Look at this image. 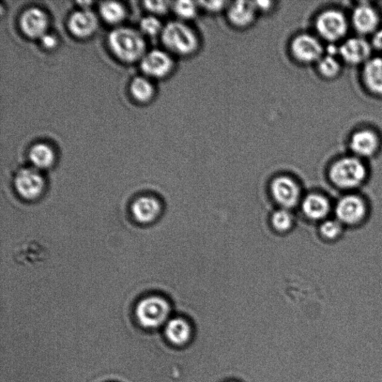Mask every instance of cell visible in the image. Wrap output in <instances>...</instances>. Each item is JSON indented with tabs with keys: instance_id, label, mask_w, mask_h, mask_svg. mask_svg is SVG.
I'll list each match as a JSON object with an SVG mask.
<instances>
[{
	"instance_id": "cell-22",
	"label": "cell",
	"mask_w": 382,
	"mask_h": 382,
	"mask_svg": "<svg viewBox=\"0 0 382 382\" xmlns=\"http://www.w3.org/2000/svg\"><path fill=\"white\" fill-rule=\"evenodd\" d=\"M166 339L176 345L186 343L190 339L191 329L186 321L175 318L167 323L165 329Z\"/></svg>"
},
{
	"instance_id": "cell-16",
	"label": "cell",
	"mask_w": 382,
	"mask_h": 382,
	"mask_svg": "<svg viewBox=\"0 0 382 382\" xmlns=\"http://www.w3.org/2000/svg\"><path fill=\"white\" fill-rule=\"evenodd\" d=\"M20 27L28 38H41L47 31L48 18L47 14L39 8L31 7L26 9L21 15Z\"/></svg>"
},
{
	"instance_id": "cell-29",
	"label": "cell",
	"mask_w": 382,
	"mask_h": 382,
	"mask_svg": "<svg viewBox=\"0 0 382 382\" xmlns=\"http://www.w3.org/2000/svg\"><path fill=\"white\" fill-rule=\"evenodd\" d=\"M198 4L201 11L211 14H217L226 11L229 2L217 0V1H198Z\"/></svg>"
},
{
	"instance_id": "cell-3",
	"label": "cell",
	"mask_w": 382,
	"mask_h": 382,
	"mask_svg": "<svg viewBox=\"0 0 382 382\" xmlns=\"http://www.w3.org/2000/svg\"><path fill=\"white\" fill-rule=\"evenodd\" d=\"M161 39L165 50L174 57L191 58L202 47V40L196 30L191 23L179 20L164 26Z\"/></svg>"
},
{
	"instance_id": "cell-9",
	"label": "cell",
	"mask_w": 382,
	"mask_h": 382,
	"mask_svg": "<svg viewBox=\"0 0 382 382\" xmlns=\"http://www.w3.org/2000/svg\"><path fill=\"white\" fill-rule=\"evenodd\" d=\"M371 43L364 37L347 38L339 46V57L349 66H363L372 58Z\"/></svg>"
},
{
	"instance_id": "cell-31",
	"label": "cell",
	"mask_w": 382,
	"mask_h": 382,
	"mask_svg": "<svg viewBox=\"0 0 382 382\" xmlns=\"http://www.w3.org/2000/svg\"><path fill=\"white\" fill-rule=\"evenodd\" d=\"M258 14H270L276 8V2L272 1H254Z\"/></svg>"
},
{
	"instance_id": "cell-24",
	"label": "cell",
	"mask_w": 382,
	"mask_h": 382,
	"mask_svg": "<svg viewBox=\"0 0 382 382\" xmlns=\"http://www.w3.org/2000/svg\"><path fill=\"white\" fill-rule=\"evenodd\" d=\"M132 97L140 102H149L155 95L154 85L147 78L137 76L132 80L130 85Z\"/></svg>"
},
{
	"instance_id": "cell-23",
	"label": "cell",
	"mask_w": 382,
	"mask_h": 382,
	"mask_svg": "<svg viewBox=\"0 0 382 382\" xmlns=\"http://www.w3.org/2000/svg\"><path fill=\"white\" fill-rule=\"evenodd\" d=\"M29 159L39 169H47L51 167L55 160L53 149L47 144L38 143L29 150Z\"/></svg>"
},
{
	"instance_id": "cell-2",
	"label": "cell",
	"mask_w": 382,
	"mask_h": 382,
	"mask_svg": "<svg viewBox=\"0 0 382 382\" xmlns=\"http://www.w3.org/2000/svg\"><path fill=\"white\" fill-rule=\"evenodd\" d=\"M373 215L371 198L363 191L338 194L334 198L333 217L347 231L357 230L369 223Z\"/></svg>"
},
{
	"instance_id": "cell-4",
	"label": "cell",
	"mask_w": 382,
	"mask_h": 382,
	"mask_svg": "<svg viewBox=\"0 0 382 382\" xmlns=\"http://www.w3.org/2000/svg\"><path fill=\"white\" fill-rule=\"evenodd\" d=\"M111 51L120 60L133 63L144 55L146 43L139 33L129 27H119L109 36Z\"/></svg>"
},
{
	"instance_id": "cell-32",
	"label": "cell",
	"mask_w": 382,
	"mask_h": 382,
	"mask_svg": "<svg viewBox=\"0 0 382 382\" xmlns=\"http://www.w3.org/2000/svg\"><path fill=\"white\" fill-rule=\"evenodd\" d=\"M41 44L43 48L47 49H53L55 48L58 43L56 37L53 34L45 33L41 38Z\"/></svg>"
},
{
	"instance_id": "cell-12",
	"label": "cell",
	"mask_w": 382,
	"mask_h": 382,
	"mask_svg": "<svg viewBox=\"0 0 382 382\" xmlns=\"http://www.w3.org/2000/svg\"><path fill=\"white\" fill-rule=\"evenodd\" d=\"M349 21L359 36H371L380 28L381 18L373 6L361 3L354 9Z\"/></svg>"
},
{
	"instance_id": "cell-6",
	"label": "cell",
	"mask_w": 382,
	"mask_h": 382,
	"mask_svg": "<svg viewBox=\"0 0 382 382\" xmlns=\"http://www.w3.org/2000/svg\"><path fill=\"white\" fill-rule=\"evenodd\" d=\"M290 55L296 63L302 65H315L326 53L323 41L316 35L300 33L289 44Z\"/></svg>"
},
{
	"instance_id": "cell-25",
	"label": "cell",
	"mask_w": 382,
	"mask_h": 382,
	"mask_svg": "<svg viewBox=\"0 0 382 382\" xmlns=\"http://www.w3.org/2000/svg\"><path fill=\"white\" fill-rule=\"evenodd\" d=\"M176 15V20L190 23L195 20L201 11L198 2L189 0H181L172 3V9Z\"/></svg>"
},
{
	"instance_id": "cell-8",
	"label": "cell",
	"mask_w": 382,
	"mask_h": 382,
	"mask_svg": "<svg viewBox=\"0 0 382 382\" xmlns=\"http://www.w3.org/2000/svg\"><path fill=\"white\" fill-rule=\"evenodd\" d=\"M348 147L349 154L368 161L379 154L381 148V137L375 130L360 129L351 134Z\"/></svg>"
},
{
	"instance_id": "cell-28",
	"label": "cell",
	"mask_w": 382,
	"mask_h": 382,
	"mask_svg": "<svg viewBox=\"0 0 382 382\" xmlns=\"http://www.w3.org/2000/svg\"><path fill=\"white\" fill-rule=\"evenodd\" d=\"M142 31L149 36H156L161 34L164 26L154 15H148L142 18L141 23Z\"/></svg>"
},
{
	"instance_id": "cell-7",
	"label": "cell",
	"mask_w": 382,
	"mask_h": 382,
	"mask_svg": "<svg viewBox=\"0 0 382 382\" xmlns=\"http://www.w3.org/2000/svg\"><path fill=\"white\" fill-rule=\"evenodd\" d=\"M170 312V305L164 299L154 296L141 300L137 305L135 314L143 327L154 329L165 322Z\"/></svg>"
},
{
	"instance_id": "cell-15",
	"label": "cell",
	"mask_w": 382,
	"mask_h": 382,
	"mask_svg": "<svg viewBox=\"0 0 382 382\" xmlns=\"http://www.w3.org/2000/svg\"><path fill=\"white\" fill-rule=\"evenodd\" d=\"M271 191L275 200L285 209L295 207L299 203L301 191L292 179L287 176L275 179Z\"/></svg>"
},
{
	"instance_id": "cell-13",
	"label": "cell",
	"mask_w": 382,
	"mask_h": 382,
	"mask_svg": "<svg viewBox=\"0 0 382 382\" xmlns=\"http://www.w3.org/2000/svg\"><path fill=\"white\" fill-rule=\"evenodd\" d=\"M15 189L26 201L36 200L45 189V181L40 173L34 168L21 170L15 178Z\"/></svg>"
},
{
	"instance_id": "cell-30",
	"label": "cell",
	"mask_w": 382,
	"mask_h": 382,
	"mask_svg": "<svg viewBox=\"0 0 382 382\" xmlns=\"http://www.w3.org/2000/svg\"><path fill=\"white\" fill-rule=\"evenodd\" d=\"M144 4L148 11L158 15L165 14L172 9L171 2L152 1V0H148V1H145Z\"/></svg>"
},
{
	"instance_id": "cell-14",
	"label": "cell",
	"mask_w": 382,
	"mask_h": 382,
	"mask_svg": "<svg viewBox=\"0 0 382 382\" xmlns=\"http://www.w3.org/2000/svg\"><path fill=\"white\" fill-rule=\"evenodd\" d=\"M226 14L229 24L239 30L250 28L259 15L254 2L251 1L229 2Z\"/></svg>"
},
{
	"instance_id": "cell-21",
	"label": "cell",
	"mask_w": 382,
	"mask_h": 382,
	"mask_svg": "<svg viewBox=\"0 0 382 382\" xmlns=\"http://www.w3.org/2000/svg\"><path fill=\"white\" fill-rule=\"evenodd\" d=\"M316 68L321 78L331 81L339 78L341 75L343 63L339 56L325 53L316 64Z\"/></svg>"
},
{
	"instance_id": "cell-33",
	"label": "cell",
	"mask_w": 382,
	"mask_h": 382,
	"mask_svg": "<svg viewBox=\"0 0 382 382\" xmlns=\"http://www.w3.org/2000/svg\"><path fill=\"white\" fill-rule=\"evenodd\" d=\"M371 37V43L373 50L382 51V28H379Z\"/></svg>"
},
{
	"instance_id": "cell-11",
	"label": "cell",
	"mask_w": 382,
	"mask_h": 382,
	"mask_svg": "<svg viewBox=\"0 0 382 382\" xmlns=\"http://www.w3.org/2000/svg\"><path fill=\"white\" fill-rule=\"evenodd\" d=\"M141 68L150 78L163 79L170 75L176 68L174 56L166 50H152L142 57Z\"/></svg>"
},
{
	"instance_id": "cell-5",
	"label": "cell",
	"mask_w": 382,
	"mask_h": 382,
	"mask_svg": "<svg viewBox=\"0 0 382 382\" xmlns=\"http://www.w3.org/2000/svg\"><path fill=\"white\" fill-rule=\"evenodd\" d=\"M350 21L339 9H328L317 15L314 21L316 36L321 40L335 44L344 41L348 34Z\"/></svg>"
},
{
	"instance_id": "cell-17",
	"label": "cell",
	"mask_w": 382,
	"mask_h": 382,
	"mask_svg": "<svg viewBox=\"0 0 382 382\" xmlns=\"http://www.w3.org/2000/svg\"><path fill=\"white\" fill-rule=\"evenodd\" d=\"M97 25L98 21L95 13L86 9L73 12L68 22L70 33L80 38L92 35Z\"/></svg>"
},
{
	"instance_id": "cell-10",
	"label": "cell",
	"mask_w": 382,
	"mask_h": 382,
	"mask_svg": "<svg viewBox=\"0 0 382 382\" xmlns=\"http://www.w3.org/2000/svg\"><path fill=\"white\" fill-rule=\"evenodd\" d=\"M334 202L327 193L312 192L304 197L302 209L305 217L319 224L333 216Z\"/></svg>"
},
{
	"instance_id": "cell-27",
	"label": "cell",
	"mask_w": 382,
	"mask_h": 382,
	"mask_svg": "<svg viewBox=\"0 0 382 382\" xmlns=\"http://www.w3.org/2000/svg\"><path fill=\"white\" fill-rule=\"evenodd\" d=\"M272 223L280 232H286L293 224V217L287 209H281L273 213Z\"/></svg>"
},
{
	"instance_id": "cell-1",
	"label": "cell",
	"mask_w": 382,
	"mask_h": 382,
	"mask_svg": "<svg viewBox=\"0 0 382 382\" xmlns=\"http://www.w3.org/2000/svg\"><path fill=\"white\" fill-rule=\"evenodd\" d=\"M371 178L368 161L351 154L334 159L327 170L329 184L339 194L363 191Z\"/></svg>"
},
{
	"instance_id": "cell-26",
	"label": "cell",
	"mask_w": 382,
	"mask_h": 382,
	"mask_svg": "<svg viewBox=\"0 0 382 382\" xmlns=\"http://www.w3.org/2000/svg\"><path fill=\"white\" fill-rule=\"evenodd\" d=\"M100 12L103 20L109 23L117 24L126 16L123 5L115 1H105L100 4Z\"/></svg>"
},
{
	"instance_id": "cell-19",
	"label": "cell",
	"mask_w": 382,
	"mask_h": 382,
	"mask_svg": "<svg viewBox=\"0 0 382 382\" xmlns=\"http://www.w3.org/2000/svg\"><path fill=\"white\" fill-rule=\"evenodd\" d=\"M160 203L152 196H142L133 203L132 212L134 219L141 223L154 221L161 213Z\"/></svg>"
},
{
	"instance_id": "cell-18",
	"label": "cell",
	"mask_w": 382,
	"mask_h": 382,
	"mask_svg": "<svg viewBox=\"0 0 382 382\" xmlns=\"http://www.w3.org/2000/svg\"><path fill=\"white\" fill-rule=\"evenodd\" d=\"M361 80L372 95L382 98V57H372L362 66Z\"/></svg>"
},
{
	"instance_id": "cell-20",
	"label": "cell",
	"mask_w": 382,
	"mask_h": 382,
	"mask_svg": "<svg viewBox=\"0 0 382 382\" xmlns=\"http://www.w3.org/2000/svg\"><path fill=\"white\" fill-rule=\"evenodd\" d=\"M346 228L333 216L319 223V236L328 244L339 243L345 237Z\"/></svg>"
}]
</instances>
